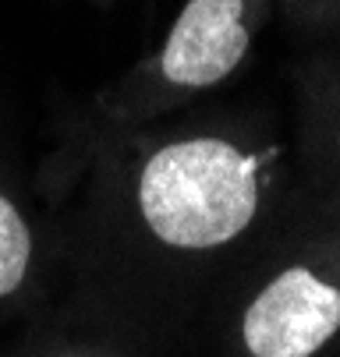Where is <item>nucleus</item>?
I'll list each match as a JSON object with an SVG mask.
<instances>
[{
    "instance_id": "nucleus-4",
    "label": "nucleus",
    "mask_w": 340,
    "mask_h": 357,
    "mask_svg": "<svg viewBox=\"0 0 340 357\" xmlns=\"http://www.w3.org/2000/svg\"><path fill=\"white\" fill-rule=\"evenodd\" d=\"M295 156L298 191L340 209V46L295 64Z\"/></svg>"
},
{
    "instance_id": "nucleus-3",
    "label": "nucleus",
    "mask_w": 340,
    "mask_h": 357,
    "mask_svg": "<svg viewBox=\"0 0 340 357\" xmlns=\"http://www.w3.org/2000/svg\"><path fill=\"white\" fill-rule=\"evenodd\" d=\"M234 315L245 357H319L340 336V209L295 191L276 230L249 259Z\"/></svg>"
},
{
    "instance_id": "nucleus-7",
    "label": "nucleus",
    "mask_w": 340,
    "mask_h": 357,
    "mask_svg": "<svg viewBox=\"0 0 340 357\" xmlns=\"http://www.w3.org/2000/svg\"><path fill=\"white\" fill-rule=\"evenodd\" d=\"M43 357H96V354H85V350H71V347H61L54 354H43Z\"/></svg>"
},
{
    "instance_id": "nucleus-5",
    "label": "nucleus",
    "mask_w": 340,
    "mask_h": 357,
    "mask_svg": "<svg viewBox=\"0 0 340 357\" xmlns=\"http://www.w3.org/2000/svg\"><path fill=\"white\" fill-rule=\"evenodd\" d=\"M43 230L18 191L0 181V308L18 301L39 273Z\"/></svg>"
},
{
    "instance_id": "nucleus-6",
    "label": "nucleus",
    "mask_w": 340,
    "mask_h": 357,
    "mask_svg": "<svg viewBox=\"0 0 340 357\" xmlns=\"http://www.w3.org/2000/svg\"><path fill=\"white\" fill-rule=\"evenodd\" d=\"M276 11L302 32H340V0H276Z\"/></svg>"
},
{
    "instance_id": "nucleus-8",
    "label": "nucleus",
    "mask_w": 340,
    "mask_h": 357,
    "mask_svg": "<svg viewBox=\"0 0 340 357\" xmlns=\"http://www.w3.org/2000/svg\"><path fill=\"white\" fill-rule=\"evenodd\" d=\"M100 4H103V0H100Z\"/></svg>"
},
{
    "instance_id": "nucleus-2",
    "label": "nucleus",
    "mask_w": 340,
    "mask_h": 357,
    "mask_svg": "<svg viewBox=\"0 0 340 357\" xmlns=\"http://www.w3.org/2000/svg\"><path fill=\"white\" fill-rule=\"evenodd\" d=\"M276 0H184L163 39L92 96L75 138L142 128L220 92L256 54Z\"/></svg>"
},
{
    "instance_id": "nucleus-1",
    "label": "nucleus",
    "mask_w": 340,
    "mask_h": 357,
    "mask_svg": "<svg viewBox=\"0 0 340 357\" xmlns=\"http://www.w3.org/2000/svg\"><path fill=\"white\" fill-rule=\"evenodd\" d=\"M96 266L177 287L245 266L298 191L290 135L241 107L85 135L57 156Z\"/></svg>"
}]
</instances>
